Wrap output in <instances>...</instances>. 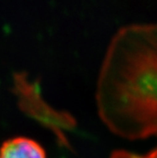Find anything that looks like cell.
Listing matches in <instances>:
<instances>
[{"label": "cell", "mask_w": 157, "mask_h": 158, "mask_svg": "<svg viewBox=\"0 0 157 158\" xmlns=\"http://www.w3.org/2000/svg\"><path fill=\"white\" fill-rule=\"evenodd\" d=\"M157 27L132 24L108 46L97 85L99 117L115 134L146 138L156 134Z\"/></svg>", "instance_id": "obj_1"}, {"label": "cell", "mask_w": 157, "mask_h": 158, "mask_svg": "<svg viewBox=\"0 0 157 158\" xmlns=\"http://www.w3.org/2000/svg\"><path fill=\"white\" fill-rule=\"evenodd\" d=\"M12 83V91L18 99L20 109L44 126L50 128L62 144L68 146L64 130L75 127V118L67 112L57 111L50 107L42 98L40 81L31 80L27 72L14 73Z\"/></svg>", "instance_id": "obj_2"}, {"label": "cell", "mask_w": 157, "mask_h": 158, "mask_svg": "<svg viewBox=\"0 0 157 158\" xmlns=\"http://www.w3.org/2000/svg\"><path fill=\"white\" fill-rule=\"evenodd\" d=\"M0 158H47L45 149L31 138L16 136L3 142Z\"/></svg>", "instance_id": "obj_3"}, {"label": "cell", "mask_w": 157, "mask_h": 158, "mask_svg": "<svg viewBox=\"0 0 157 158\" xmlns=\"http://www.w3.org/2000/svg\"><path fill=\"white\" fill-rule=\"evenodd\" d=\"M110 158H157V151L153 149L145 155H137L123 150H118L112 152Z\"/></svg>", "instance_id": "obj_4"}]
</instances>
